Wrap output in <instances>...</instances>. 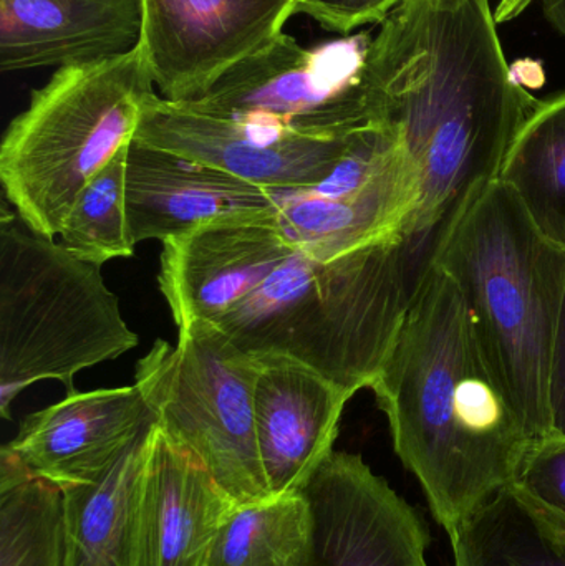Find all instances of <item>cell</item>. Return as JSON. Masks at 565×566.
Wrapping results in <instances>:
<instances>
[{
  "instance_id": "obj_1",
  "label": "cell",
  "mask_w": 565,
  "mask_h": 566,
  "mask_svg": "<svg viewBox=\"0 0 565 566\" xmlns=\"http://www.w3.org/2000/svg\"><path fill=\"white\" fill-rule=\"evenodd\" d=\"M365 86L417 182L407 234L453 222L496 181L540 102L511 73L490 0H404L372 39Z\"/></svg>"
},
{
  "instance_id": "obj_2",
  "label": "cell",
  "mask_w": 565,
  "mask_h": 566,
  "mask_svg": "<svg viewBox=\"0 0 565 566\" xmlns=\"http://www.w3.org/2000/svg\"><path fill=\"white\" fill-rule=\"evenodd\" d=\"M370 389L395 454L448 538L511 485L536 441L491 371L460 289L437 264Z\"/></svg>"
},
{
  "instance_id": "obj_3",
  "label": "cell",
  "mask_w": 565,
  "mask_h": 566,
  "mask_svg": "<svg viewBox=\"0 0 565 566\" xmlns=\"http://www.w3.org/2000/svg\"><path fill=\"white\" fill-rule=\"evenodd\" d=\"M450 224L391 232L328 262L294 249L215 325L254 358H287L344 391L372 388Z\"/></svg>"
},
{
  "instance_id": "obj_4",
  "label": "cell",
  "mask_w": 565,
  "mask_h": 566,
  "mask_svg": "<svg viewBox=\"0 0 565 566\" xmlns=\"http://www.w3.org/2000/svg\"><path fill=\"white\" fill-rule=\"evenodd\" d=\"M435 264L457 283L491 371L534 439L553 432L551 381L565 302V249L501 179L458 216Z\"/></svg>"
},
{
  "instance_id": "obj_5",
  "label": "cell",
  "mask_w": 565,
  "mask_h": 566,
  "mask_svg": "<svg viewBox=\"0 0 565 566\" xmlns=\"http://www.w3.org/2000/svg\"><path fill=\"white\" fill-rule=\"evenodd\" d=\"M155 83L138 45L55 70L10 122L0 182L27 228L55 239L73 201L135 139Z\"/></svg>"
},
{
  "instance_id": "obj_6",
  "label": "cell",
  "mask_w": 565,
  "mask_h": 566,
  "mask_svg": "<svg viewBox=\"0 0 565 566\" xmlns=\"http://www.w3.org/2000/svg\"><path fill=\"white\" fill-rule=\"evenodd\" d=\"M3 212L0 229V416L20 392L45 379L75 391L83 369L138 346L102 265Z\"/></svg>"
},
{
  "instance_id": "obj_7",
  "label": "cell",
  "mask_w": 565,
  "mask_h": 566,
  "mask_svg": "<svg viewBox=\"0 0 565 566\" xmlns=\"http://www.w3.org/2000/svg\"><path fill=\"white\" fill-rule=\"evenodd\" d=\"M178 329L176 346L156 339L135 369L156 422L205 464L236 505L274 497L255 432L259 359L211 323Z\"/></svg>"
},
{
  "instance_id": "obj_8",
  "label": "cell",
  "mask_w": 565,
  "mask_h": 566,
  "mask_svg": "<svg viewBox=\"0 0 565 566\" xmlns=\"http://www.w3.org/2000/svg\"><path fill=\"white\" fill-rule=\"evenodd\" d=\"M370 42L358 33L305 49L284 32L185 105L305 138H350L377 128L365 86Z\"/></svg>"
},
{
  "instance_id": "obj_9",
  "label": "cell",
  "mask_w": 565,
  "mask_h": 566,
  "mask_svg": "<svg viewBox=\"0 0 565 566\" xmlns=\"http://www.w3.org/2000/svg\"><path fill=\"white\" fill-rule=\"evenodd\" d=\"M295 13L297 0H142L138 46L161 98L195 102Z\"/></svg>"
},
{
  "instance_id": "obj_10",
  "label": "cell",
  "mask_w": 565,
  "mask_h": 566,
  "mask_svg": "<svg viewBox=\"0 0 565 566\" xmlns=\"http://www.w3.org/2000/svg\"><path fill=\"white\" fill-rule=\"evenodd\" d=\"M354 136L305 138L275 126L198 112L156 93L146 103L135 142L287 195L324 182Z\"/></svg>"
},
{
  "instance_id": "obj_11",
  "label": "cell",
  "mask_w": 565,
  "mask_h": 566,
  "mask_svg": "<svg viewBox=\"0 0 565 566\" xmlns=\"http://www.w3.org/2000/svg\"><path fill=\"white\" fill-rule=\"evenodd\" d=\"M302 494L311 505V566H430V534L362 455L332 451Z\"/></svg>"
},
{
  "instance_id": "obj_12",
  "label": "cell",
  "mask_w": 565,
  "mask_h": 566,
  "mask_svg": "<svg viewBox=\"0 0 565 566\" xmlns=\"http://www.w3.org/2000/svg\"><path fill=\"white\" fill-rule=\"evenodd\" d=\"M294 249L275 219L212 222L163 242L158 283L176 326L215 323Z\"/></svg>"
},
{
  "instance_id": "obj_13",
  "label": "cell",
  "mask_w": 565,
  "mask_h": 566,
  "mask_svg": "<svg viewBox=\"0 0 565 566\" xmlns=\"http://www.w3.org/2000/svg\"><path fill=\"white\" fill-rule=\"evenodd\" d=\"M281 198L228 172L133 139L126 214L136 244L168 241L212 222L274 221Z\"/></svg>"
},
{
  "instance_id": "obj_14",
  "label": "cell",
  "mask_w": 565,
  "mask_h": 566,
  "mask_svg": "<svg viewBox=\"0 0 565 566\" xmlns=\"http://www.w3.org/2000/svg\"><path fill=\"white\" fill-rule=\"evenodd\" d=\"M156 421L138 385L72 392L23 419L9 448L56 488L98 479Z\"/></svg>"
},
{
  "instance_id": "obj_15",
  "label": "cell",
  "mask_w": 565,
  "mask_h": 566,
  "mask_svg": "<svg viewBox=\"0 0 565 566\" xmlns=\"http://www.w3.org/2000/svg\"><path fill=\"white\" fill-rule=\"evenodd\" d=\"M234 507L205 464L156 422L139 489L133 566H208Z\"/></svg>"
},
{
  "instance_id": "obj_16",
  "label": "cell",
  "mask_w": 565,
  "mask_h": 566,
  "mask_svg": "<svg viewBox=\"0 0 565 566\" xmlns=\"http://www.w3.org/2000/svg\"><path fill=\"white\" fill-rule=\"evenodd\" d=\"M354 396L287 358L259 359L255 432L272 495L302 492L334 451L345 406Z\"/></svg>"
},
{
  "instance_id": "obj_17",
  "label": "cell",
  "mask_w": 565,
  "mask_h": 566,
  "mask_svg": "<svg viewBox=\"0 0 565 566\" xmlns=\"http://www.w3.org/2000/svg\"><path fill=\"white\" fill-rule=\"evenodd\" d=\"M142 0H0V70L63 69L138 45Z\"/></svg>"
},
{
  "instance_id": "obj_18",
  "label": "cell",
  "mask_w": 565,
  "mask_h": 566,
  "mask_svg": "<svg viewBox=\"0 0 565 566\" xmlns=\"http://www.w3.org/2000/svg\"><path fill=\"white\" fill-rule=\"evenodd\" d=\"M278 228L299 251L328 262L404 231L417 206V182L405 155L370 185L341 198L275 192Z\"/></svg>"
},
{
  "instance_id": "obj_19",
  "label": "cell",
  "mask_w": 565,
  "mask_h": 566,
  "mask_svg": "<svg viewBox=\"0 0 565 566\" xmlns=\"http://www.w3.org/2000/svg\"><path fill=\"white\" fill-rule=\"evenodd\" d=\"M156 421L85 484L62 492L63 566H133L139 489Z\"/></svg>"
},
{
  "instance_id": "obj_20",
  "label": "cell",
  "mask_w": 565,
  "mask_h": 566,
  "mask_svg": "<svg viewBox=\"0 0 565 566\" xmlns=\"http://www.w3.org/2000/svg\"><path fill=\"white\" fill-rule=\"evenodd\" d=\"M498 179L517 196L540 231L565 249V90L537 102Z\"/></svg>"
},
{
  "instance_id": "obj_21",
  "label": "cell",
  "mask_w": 565,
  "mask_h": 566,
  "mask_svg": "<svg viewBox=\"0 0 565 566\" xmlns=\"http://www.w3.org/2000/svg\"><path fill=\"white\" fill-rule=\"evenodd\" d=\"M314 522L302 492L236 505L208 566H311Z\"/></svg>"
},
{
  "instance_id": "obj_22",
  "label": "cell",
  "mask_w": 565,
  "mask_h": 566,
  "mask_svg": "<svg viewBox=\"0 0 565 566\" xmlns=\"http://www.w3.org/2000/svg\"><path fill=\"white\" fill-rule=\"evenodd\" d=\"M0 566H63L62 492L0 449Z\"/></svg>"
},
{
  "instance_id": "obj_23",
  "label": "cell",
  "mask_w": 565,
  "mask_h": 566,
  "mask_svg": "<svg viewBox=\"0 0 565 566\" xmlns=\"http://www.w3.org/2000/svg\"><path fill=\"white\" fill-rule=\"evenodd\" d=\"M453 566H565V535L534 517L510 488L450 538Z\"/></svg>"
},
{
  "instance_id": "obj_24",
  "label": "cell",
  "mask_w": 565,
  "mask_h": 566,
  "mask_svg": "<svg viewBox=\"0 0 565 566\" xmlns=\"http://www.w3.org/2000/svg\"><path fill=\"white\" fill-rule=\"evenodd\" d=\"M116 155L80 191L63 221L60 244L76 258L102 265L135 255L136 242L126 214V158Z\"/></svg>"
},
{
  "instance_id": "obj_25",
  "label": "cell",
  "mask_w": 565,
  "mask_h": 566,
  "mask_svg": "<svg viewBox=\"0 0 565 566\" xmlns=\"http://www.w3.org/2000/svg\"><path fill=\"white\" fill-rule=\"evenodd\" d=\"M508 488L534 517L565 535V436L534 441Z\"/></svg>"
},
{
  "instance_id": "obj_26",
  "label": "cell",
  "mask_w": 565,
  "mask_h": 566,
  "mask_svg": "<svg viewBox=\"0 0 565 566\" xmlns=\"http://www.w3.org/2000/svg\"><path fill=\"white\" fill-rule=\"evenodd\" d=\"M404 0H297V13L311 17L327 32L350 35L364 25L381 23Z\"/></svg>"
},
{
  "instance_id": "obj_27",
  "label": "cell",
  "mask_w": 565,
  "mask_h": 566,
  "mask_svg": "<svg viewBox=\"0 0 565 566\" xmlns=\"http://www.w3.org/2000/svg\"><path fill=\"white\" fill-rule=\"evenodd\" d=\"M551 416L553 432L565 436V302L554 355L553 381H551Z\"/></svg>"
},
{
  "instance_id": "obj_28",
  "label": "cell",
  "mask_w": 565,
  "mask_h": 566,
  "mask_svg": "<svg viewBox=\"0 0 565 566\" xmlns=\"http://www.w3.org/2000/svg\"><path fill=\"white\" fill-rule=\"evenodd\" d=\"M544 13L551 25L565 36V0H544Z\"/></svg>"
}]
</instances>
